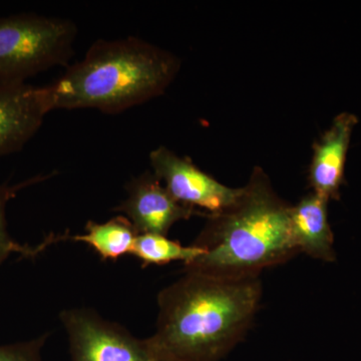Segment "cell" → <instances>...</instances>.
I'll return each mask as SVG.
<instances>
[{"label":"cell","instance_id":"cell-5","mask_svg":"<svg viewBox=\"0 0 361 361\" xmlns=\"http://www.w3.org/2000/svg\"><path fill=\"white\" fill-rule=\"evenodd\" d=\"M61 319L68 334L73 361H161L147 339L135 338L94 311L65 310Z\"/></svg>","mask_w":361,"mask_h":361},{"label":"cell","instance_id":"cell-7","mask_svg":"<svg viewBox=\"0 0 361 361\" xmlns=\"http://www.w3.org/2000/svg\"><path fill=\"white\" fill-rule=\"evenodd\" d=\"M127 193V198L114 210L123 213L137 234L167 236L176 223L202 215L197 209L176 201L153 173L145 172L130 180Z\"/></svg>","mask_w":361,"mask_h":361},{"label":"cell","instance_id":"cell-8","mask_svg":"<svg viewBox=\"0 0 361 361\" xmlns=\"http://www.w3.org/2000/svg\"><path fill=\"white\" fill-rule=\"evenodd\" d=\"M51 111L47 87L0 85V157L23 149Z\"/></svg>","mask_w":361,"mask_h":361},{"label":"cell","instance_id":"cell-2","mask_svg":"<svg viewBox=\"0 0 361 361\" xmlns=\"http://www.w3.org/2000/svg\"><path fill=\"white\" fill-rule=\"evenodd\" d=\"M290 207L256 168L243 194L231 208L209 215L195 245L205 254L186 271L224 277H259L261 271L298 254L291 238Z\"/></svg>","mask_w":361,"mask_h":361},{"label":"cell","instance_id":"cell-6","mask_svg":"<svg viewBox=\"0 0 361 361\" xmlns=\"http://www.w3.org/2000/svg\"><path fill=\"white\" fill-rule=\"evenodd\" d=\"M153 174L171 196L183 205L209 211V215L234 206L243 194V187L230 188L197 168L189 159L182 158L166 147L149 154Z\"/></svg>","mask_w":361,"mask_h":361},{"label":"cell","instance_id":"cell-12","mask_svg":"<svg viewBox=\"0 0 361 361\" xmlns=\"http://www.w3.org/2000/svg\"><path fill=\"white\" fill-rule=\"evenodd\" d=\"M205 254V249L197 245L184 246L167 238L165 235L139 234L135 239L132 255L139 259L142 267L148 265H164L169 263H184L190 265Z\"/></svg>","mask_w":361,"mask_h":361},{"label":"cell","instance_id":"cell-1","mask_svg":"<svg viewBox=\"0 0 361 361\" xmlns=\"http://www.w3.org/2000/svg\"><path fill=\"white\" fill-rule=\"evenodd\" d=\"M261 296L259 277L186 271L159 294L157 330L147 341L161 361L220 360L246 336Z\"/></svg>","mask_w":361,"mask_h":361},{"label":"cell","instance_id":"cell-3","mask_svg":"<svg viewBox=\"0 0 361 361\" xmlns=\"http://www.w3.org/2000/svg\"><path fill=\"white\" fill-rule=\"evenodd\" d=\"M179 59L135 37L99 39L49 90L51 110L94 109L118 114L160 96Z\"/></svg>","mask_w":361,"mask_h":361},{"label":"cell","instance_id":"cell-4","mask_svg":"<svg viewBox=\"0 0 361 361\" xmlns=\"http://www.w3.org/2000/svg\"><path fill=\"white\" fill-rule=\"evenodd\" d=\"M78 27L73 20L35 13L0 18V85L23 84L73 54Z\"/></svg>","mask_w":361,"mask_h":361},{"label":"cell","instance_id":"cell-9","mask_svg":"<svg viewBox=\"0 0 361 361\" xmlns=\"http://www.w3.org/2000/svg\"><path fill=\"white\" fill-rule=\"evenodd\" d=\"M356 123L357 118L353 114H341L313 148L310 186L313 193L326 200H338L341 197L346 157Z\"/></svg>","mask_w":361,"mask_h":361},{"label":"cell","instance_id":"cell-11","mask_svg":"<svg viewBox=\"0 0 361 361\" xmlns=\"http://www.w3.org/2000/svg\"><path fill=\"white\" fill-rule=\"evenodd\" d=\"M134 226L123 215L104 223L89 221L85 233L77 236H56V242L71 240L82 242L94 249L103 260L116 261L125 255H132L137 237Z\"/></svg>","mask_w":361,"mask_h":361},{"label":"cell","instance_id":"cell-14","mask_svg":"<svg viewBox=\"0 0 361 361\" xmlns=\"http://www.w3.org/2000/svg\"><path fill=\"white\" fill-rule=\"evenodd\" d=\"M47 336L35 341L0 345V361H42L40 351Z\"/></svg>","mask_w":361,"mask_h":361},{"label":"cell","instance_id":"cell-13","mask_svg":"<svg viewBox=\"0 0 361 361\" xmlns=\"http://www.w3.org/2000/svg\"><path fill=\"white\" fill-rule=\"evenodd\" d=\"M44 179H47V177L32 178L13 186H8L7 184L0 185V264H2L11 254L18 253L23 257L32 258L39 255L40 252L44 251L47 246L54 244V236H49L40 245H23L11 238L7 231L6 217L7 203L13 199L20 190Z\"/></svg>","mask_w":361,"mask_h":361},{"label":"cell","instance_id":"cell-10","mask_svg":"<svg viewBox=\"0 0 361 361\" xmlns=\"http://www.w3.org/2000/svg\"><path fill=\"white\" fill-rule=\"evenodd\" d=\"M329 200L315 193L290 207V232L299 253L323 262H334V235L329 221Z\"/></svg>","mask_w":361,"mask_h":361}]
</instances>
